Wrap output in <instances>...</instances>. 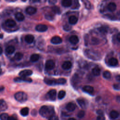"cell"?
I'll return each mask as SVG.
<instances>
[{"instance_id":"b9f144b4","label":"cell","mask_w":120,"mask_h":120,"mask_svg":"<svg viewBox=\"0 0 120 120\" xmlns=\"http://www.w3.org/2000/svg\"><path fill=\"white\" fill-rule=\"evenodd\" d=\"M105 118L104 115H98L97 117V120H105Z\"/></svg>"},{"instance_id":"f6af8a7d","label":"cell","mask_w":120,"mask_h":120,"mask_svg":"<svg viewBox=\"0 0 120 120\" xmlns=\"http://www.w3.org/2000/svg\"><path fill=\"white\" fill-rule=\"evenodd\" d=\"M97 113L98 114V115H104V113L101 110H98Z\"/></svg>"},{"instance_id":"44dd1931","label":"cell","mask_w":120,"mask_h":120,"mask_svg":"<svg viewBox=\"0 0 120 120\" xmlns=\"http://www.w3.org/2000/svg\"><path fill=\"white\" fill-rule=\"evenodd\" d=\"M78 21L77 18L75 15H71L69 17L68 22L71 24H75Z\"/></svg>"},{"instance_id":"1f68e13d","label":"cell","mask_w":120,"mask_h":120,"mask_svg":"<svg viewBox=\"0 0 120 120\" xmlns=\"http://www.w3.org/2000/svg\"><path fill=\"white\" fill-rule=\"evenodd\" d=\"M103 77L105 79H109L111 77V74L108 71H105L103 74Z\"/></svg>"},{"instance_id":"4fadbf2b","label":"cell","mask_w":120,"mask_h":120,"mask_svg":"<svg viewBox=\"0 0 120 120\" xmlns=\"http://www.w3.org/2000/svg\"><path fill=\"white\" fill-rule=\"evenodd\" d=\"M5 24L9 28H13L16 25V22L12 19H8L5 22Z\"/></svg>"},{"instance_id":"d590c367","label":"cell","mask_w":120,"mask_h":120,"mask_svg":"<svg viewBox=\"0 0 120 120\" xmlns=\"http://www.w3.org/2000/svg\"><path fill=\"white\" fill-rule=\"evenodd\" d=\"M99 30L103 33H105L107 32V28L105 26H102L99 28Z\"/></svg>"},{"instance_id":"8fae6325","label":"cell","mask_w":120,"mask_h":120,"mask_svg":"<svg viewBox=\"0 0 120 120\" xmlns=\"http://www.w3.org/2000/svg\"><path fill=\"white\" fill-rule=\"evenodd\" d=\"M37 8L32 7V6H29L26 8V12L27 14L29 15H32L35 14L37 12Z\"/></svg>"},{"instance_id":"7c38bea8","label":"cell","mask_w":120,"mask_h":120,"mask_svg":"<svg viewBox=\"0 0 120 120\" xmlns=\"http://www.w3.org/2000/svg\"><path fill=\"white\" fill-rule=\"evenodd\" d=\"M82 90L89 94H92L94 92V88L90 85H85L83 87Z\"/></svg>"},{"instance_id":"ffe728a7","label":"cell","mask_w":120,"mask_h":120,"mask_svg":"<svg viewBox=\"0 0 120 120\" xmlns=\"http://www.w3.org/2000/svg\"><path fill=\"white\" fill-rule=\"evenodd\" d=\"M15 18L18 21H22L24 19V15L21 12H18L15 15Z\"/></svg>"},{"instance_id":"60d3db41","label":"cell","mask_w":120,"mask_h":120,"mask_svg":"<svg viewBox=\"0 0 120 120\" xmlns=\"http://www.w3.org/2000/svg\"><path fill=\"white\" fill-rule=\"evenodd\" d=\"M92 43L93 44H94V45H96V44H98V40L96 38H93L92 39Z\"/></svg>"},{"instance_id":"3957f363","label":"cell","mask_w":120,"mask_h":120,"mask_svg":"<svg viewBox=\"0 0 120 120\" xmlns=\"http://www.w3.org/2000/svg\"><path fill=\"white\" fill-rule=\"evenodd\" d=\"M14 97L15 99L20 102H25L27 100L28 98L27 95L25 93L22 91H19L15 93Z\"/></svg>"},{"instance_id":"681fc988","label":"cell","mask_w":120,"mask_h":120,"mask_svg":"<svg viewBox=\"0 0 120 120\" xmlns=\"http://www.w3.org/2000/svg\"><path fill=\"white\" fill-rule=\"evenodd\" d=\"M117 39L120 42V32H119L117 35Z\"/></svg>"},{"instance_id":"8992f818","label":"cell","mask_w":120,"mask_h":120,"mask_svg":"<svg viewBox=\"0 0 120 120\" xmlns=\"http://www.w3.org/2000/svg\"><path fill=\"white\" fill-rule=\"evenodd\" d=\"M33 72L32 70L30 69H25L21 71L19 73V75L21 77H27L30 76L32 74Z\"/></svg>"},{"instance_id":"7402d4cb","label":"cell","mask_w":120,"mask_h":120,"mask_svg":"<svg viewBox=\"0 0 120 120\" xmlns=\"http://www.w3.org/2000/svg\"><path fill=\"white\" fill-rule=\"evenodd\" d=\"M108 63L110 64V65L112 66H115L117 65L118 63V61L117 59H116L115 58L112 57L109 59L108 61Z\"/></svg>"},{"instance_id":"e575fe53","label":"cell","mask_w":120,"mask_h":120,"mask_svg":"<svg viewBox=\"0 0 120 120\" xmlns=\"http://www.w3.org/2000/svg\"><path fill=\"white\" fill-rule=\"evenodd\" d=\"M84 114H85L84 111L83 110H80L77 113V116L80 118H82L84 116Z\"/></svg>"},{"instance_id":"816d5d0a","label":"cell","mask_w":120,"mask_h":120,"mask_svg":"<svg viewBox=\"0 0 120 120\" xmlns=\"http://www.w3.org/2000/svg\"><path fill=\"white\" fill-rule=\"evenodd\" d=\"M4 89V87L3 86H0V91H1L2 90H3Z\"/></svg>"},{"instance_id":"4dcf8cb0","label":"cell","mask_w":120,"mask_h":120,"mask_svg":"<svg viewBox=\"0 0 120 120\" xmlns=\"http://www.w3.org/2000/svg\"><path fill=\"white\" fill-rule=\"evenodd\" d=\"M65 95H66L65 91H64L63 90H61L58 93V98L59 99H62L65 97Z\"/></svg>"},{"instance_id":"ab89813d","label":"cell","mask_w":120,"mask_h":120,"mask_svg":"<svg viewBox=\"0 0 120 120\" xmlns=\"http://www.w3.org/2000/svg\"><path fill=\"white\" fill-rule=\"evenodd\" d=\"M48 120H59V118H58V116H57L55 115H53L52 116H51V117H50L49 118Z\"/></svg>"},{"instance_id":"2e32d148","label":"cell","mask_w":120,"mask_h":120,"mask_svg":"<svg viewBox=\"0 0 120 120\" xmlns=\"http://www.w3.org/2000/svg\"><path fill=\"white\" fill-rule=\"evenodd\" d=\"M34 40V37L32 35L28 34L25 37V41L28 44L32 43Z\"/></svg>"},{"instance_id":"d6a6232c","label":"cell","mask_w":120,"mask_h":120,"mask_svg":"<svg viewBox=\"0 0 120 120\" xmlns=\"http://www.w3.org/2000/svg\"><path fill=\"white\" fill-rule=\"evenodd\" d=\"M8 115L6 113H3L0 115V120H8Z\"/></svg>"},{"instance_id":"9a60e30c","label":"cell","mask_w":120,"mask_h":120,"mask_svg":"<svg viewBox=\"0 0 120 120\" xmlns=\"http://www.w3.org/2000/svg\"><path fill=\"white\" fill-rule=\"evenodd\" d=\"M69 41L71 44H72L73 45H75L78 43L79 38L77 36L72 35L69 38Z\"/></svg>"},{"instance_id":"5bb4252c","label":"cell","mask_w":120,"mask_h":120,"mask_svg":"<svg viewBox=\"0 0 120 120\" xmlns=\"http://www.w3.org/2000/svg\"><path fill=\"white\" fill-rule=\"evenodd\" d=\"M77 102L78 103L79 106L82 109H85L87 107V104L86 102L82 98H78L76 100Z\"/></svg>"},{"instance_id":"484cf974","label":"cell","mask_w":120,"mask_h":120,"mask_svg":"<svg viewBox=\"0 0 120 120\" xmlns=\"http://www.w3.org/2000/svg\"><path fill=\"white\" fill-rule=\"evenodd\" d=\"M39 59V55L38 54L34 53L32 54L30 57V60L31 62L37 61Z\"/></svg>"},{"instance_id":"f546056e","label":"cell","mask_w":120,"mask_h":120,"mask_svg":"<svg viewBox=\"0 0 120 120\" xmlns=\"http://www.w3.org/2000/svg\"><path fill=\"white\" fill-rule=\"evenodd\" d=\"M52 11L55 13V14H60V13H61V11H60V8L58 6H53L52 7Z\"/></svg>"},{"instance_id":"9f6ffc18","label":"cell","mask_w":120,"mask_h":120,"mask_svg":"<svg viewBox=\"0 0 120 120\" xmlns=\"http://www.w3.org/2000/svg\"><path fill=\"white\" fill-rule=\"evenodd\" d=\"M3 35L2 34H0V38H2Z\"/></svg>"},{"instance_id":"836d02e7","label":"cell","mask_w":120,"mask_h":120,"mask_svg":"<svg viewBox=\"0 0 120 120\" xmlns=\"http://www.w3.org/2000/svg\"><path fill=\"white\" fill-rule=\"evenodd\" d=\"M66 79L64 78H60L58 79V84H64L66 82Z\"/></svg>"},{"instance_id":"bcb514c9","label":"cell","mask_w":120,"mask_h":120,"mask_svg":"<svg viewBox=\"0 0 120 120\" xmlns=\"http://www.w3.org/2000/svg\"><path fill=\"white\" fill-rule=\"evenodd\" d=\"M4 101L3 100L0 99V107H1L2 106H4Z\"/></svg>"},{"instance_id":"7a4b0ae2","label":"cell","mask_w":120,"mask_h":120,"mask_svg":"<svg viewBox=\"0 0 120 120\" xmlns=\"http://www.w3.org/2000/svg\"><path fill=\"white\" fill-rule=\"evenodd\" d=\"M84 54L87 58L93 60H99L101 58V55L99 52L91 49L85 50Z\"/></svg>"},{"instance_id":"7dc6e473","label":"cell","mask_w":120,"mask_h":120,"mask_svg":"<svg viewBox=\"0 0 120 120\" xmlns=\"http://www.w3.org/2000/svg\"><path fill=\"white\" fill-rule=\"evenodd\" d=\"M113 88L115 89V90H119L120 89L119 86L118 84H114L113 85Z\"/></svg>"},{"instance_id":"f907efd6","label":"cell","mask_w":120,"mask_h":120,"mask_svg":"<svg viewBox=\"0 0 120 120\" xmlns=\"http://www.w3.org/2000/svg\"><path fill=\"white\" fill-rule=\"evenodd\" d=\"M116 100L118 102H120V96H118L116 97Z\"/></svg>"},{"instance_id":"7bdbcfd3","label":"cell","mask_w":120,"mask_h":120,"mask_svg":"<svg viewBox=\"0 0 120 120\" xmlns=\"http://www.w3.org/2000/svg\"><path fill=\"white\" fill-rule=\"evenodd\" d=\"M57 2V1L56 0H50L48 1L49 3L51 5H54Z\"/></svg>"},{"instance_id":"6da1fadb","label":"cell","mask_w":120,"mask_h":120,"mask_svg":"<svg viewBox=\"0 0 120 120\" xmlns=\"http://www.w3.org/2000/svg\"><path fill=\"white\" fill-rule=\"evenodd\" d=\"M39 114L43 117L49 118L54 114V110L53 107L47 105H43L39 109Z\"/></svg>"},{"instance_id":"52a82bcc","label":"cell","mask_w":120,"mask_h":120,"mask_svg":"<svg viewBox=\"0 0 120 120\" xmlns=\"http://www.w3.org/2000/svg\"><path fill=\"white\" fill-rule=\"evenodd\" d=\"M45 82L49 85H53L58 84V79H52L48 78H45L44 79Z\"/></svg>"},{"instance_id":"ee69618b","label":"cell","mask_w":120,"mask_h":120,"mask_svg":"<svg viewBox=\"0 0 120 120\" xmlns=\"http://www.w3.org/2000/svg\"><path fill=\"white\" fill-rule=\"evenodd\" d=\"M8 120H17V119L15 116H11L8 117Z\"/></svg>"},{"instance_id":"9c48e42d","label":"cell","mask_w":120,"mask_h":120,"mask_svg":"<svg viewBox=\"0 0 120 120\" xmlns=\"http://www.w3.org/2000/svg\"><path fill=\"white\" fill-rule=\"evenodd\" d=\"M14 81L16 82H32V80L30 78H28L26 77H18L14 78Z\"/></svg>"},{"instance_id":"277c9868","label":"cell","mask_w":120,"mask_h":120,"mask_svg":"<svg viewBox=\"0 0 120 120\" xmlns=\"http://www.w3.org/2000/svg\"><path fill=\"white\" fill-rule=\"evenodd\" d=\"M46 98L51 101H54L56 97V90L55 89L50 90L46 94Z\"/></svg>"},{"instance_id":"603a6c76","label":"cell","mask_w":120,"mask_h":120,"mask_svg":"<svg viewBox=\"0 0 120 120\" xmlns=\"http://www.w3.org/2000/svg\"><path fill=\"white\" fill-rule=\"evenodd\" d=\"M15 47L13 46V45H9L6 48V52L9 54H12L15 51Z\"/></svg>"},{"instance_id":"83f0119b","label":"cell","mask_w":120,"mask_h":120,"mask_svg":"<svg viewBox=\"0 0 120 120\" xmlns=\"http://www.w3.org/2000/svg\"><path fill=\"white\" fill-rule=\"evenodd\" d=\"M92 74L95 76H98L100 74V69L98 67H95L92 69Z\"/></svg>"},{"instance_id":"74e56055","label":"cell","mask_w":120,"mask_h":120,"mask_svg":"<svg viewBox=\"0 0 120 120\" xmlns=\"http://www.w3.org/2000/svg\"><path fill=\"white\" fill-rule=\"evenodd\" d=\"M82 1L83 2L86 8H87V9H90V3L89 1L85 0V1Z\"/></svg>"},{"instance_id":"4316f807","label":"cell","mask_w":120,"mask_h":120,"mask_svg":"<svg viewBox=\"0 0 120 120\" xmlns=\"http://www.w3.org/2000/svg\"><path fill=\"white\" fill-rule=\"evenodd\" d=\"M29 109L28 107H24L22 108L20 111V114L23 116H27L29 114Z\"/></svg>"},{"instance_id":"d6986e66","label":"cell","mask_w":120,"mask_h":120,"mask_svg":"<svg viewBox=\"0 0 120 120\" xmlns=\"http://www.w3.org/2000/svg\"><path fill=\"white\" fill-rule=\"evenodd\" d=\"M107 9L109 11L111 12H113L115 11L116 9V5L114 2H110L107 5Z\"/></svg>"},{"instance_id":"30bf717a","label":"cell","mask_w":120,"mask_h":120,"mask_svg":"<svg viewBox=\"0 0 120 120\" xmlns=\"http://www.w3.org/2000/svg\"><path fill=\"white\" fill-rule=\"evenodd\" d=\"M62 42V40L60 37L59 36H54L51 39V42L54 45L60 44Z\"/></svg>"},{"instance_id":"ac0fdd59","label":"cell","mask_w":120,"mask_h":120,"mask_svg":"<svg viewBox=\"0 0 120 120\" xmlns=\"http://www.w3.org/2000/svg\"><path fill=\"white\" fill-rule=\"evenodd\" d=\"M66 108V109L68 111H70V112H72V111H73L75 110V105L72 102H69L67 105Z\"/></svg>"},{"instance_id":"cb8c5ba5","label":"cell","mask_w":120,"mask_h":120,"mask_svg":"<svg viewBox=\"0 0 120 120\" xmlns=\"http://www.w3.org/2000/svg\"><path fill=\"white\" fill-rule=\"evenodd\" d=\"M61 5L64 7H69L72 5L71 0H63L61 2Z\"/></svg>"},{"instance_id":"5b68a950","label":"cell","mask_w":120,"mask_h":120,"mask_svg":"<svg viewBox=\"0 0 120 120\" xmlns=\"http://www.w3.org/2000/svg\"><path fill=\"white\" fill-rule=\"evenodd\" d=\"M55 66V63L54 61L52 60H46L45 64V68L47 70L52 69Z\"/></svg>"},{"instance_id":"c3c4849f","label":"cell","mask_w":120,"mask_h":120,"mask_svg":"<svg viewBox=\"0 0 120 120\" xmlns=\"http://www.w3.org/2000/svg\"><path fill=\"white\" fill-rule=\"evenodd\" d=\"M115 78L117 81H120V75H117L115 77Z\"/></svg>"},{"instance_id":"f5cc1de1","label":"cell","mask_w":120,"mask_h":120,"mask_svg":"<svg viewBox=\"0 0 120 120\" xmlns=\"http://www.w3.org/2000/svg\"><path fill=\"white\" fill-rule=\"evenodd\" d=\"M3 52V50L1 47H0V55H1L2 53Z\"/></svg>"},{"instance_id":"ba28073f","label":"cell","mask_w":120,"mask_h":120,"mask_svg":"<svg viewBox=\"0 0 120 120\" xmlns=\"http://www.w3.org/2000/svg\"><path fill=\"white\" fill-rule=\"evenodd\" d=\"M35 29L38 32H45L48 29L47 26L45 24H39L36 26Z\"/></svg>"},{"instance_id":"e0dca14e","label":"cell","mask_w":120,"mask_h":120,"mask_svg":"<svg viewBox=\"0 0 120 120\" xmlns=\"http://www.w3.org/2000/svg\"><path fill=\"white\" fill-rule=\"evenodd\" d=\"M72 64L70 61H66L62 64V68L64 69L68 70L70 69L72 67Z\"/></svg>"},{"instance_id":"db71d44e","label":"cell","mask_w":120,"mask_h":120,"mask_svg":"<svg viewBox=\"0 0 120 120\" xmlns=\"http://www.w3.org/2000/svg\"><path fill=\"white\" fill-rule=\"evenodd\" d=\"M68 120H76L74 118H69Z\"/></svg>"},{"instance_id":"d4e9b609","label":"cell","mask_w":120,"mask_h":120,"mask_svg":"<svg viewBox=\"0 0 120 120\" xmlns=\"http://www.w3.org/2000/svg\"><path fill=\"white\" fill-rule=\"evenodd\" d=\"M119 113L115 110H112L110 113V116L112 119H115L119 117Z\"/></svg>"},{"instance_id":"8d00e7d4","label":"cell","mask_w":120,"mask_h":120,"mask_svg":"<svg viewBox=\"0 0 120 120\" xmlns=\"http://www.w3.org/2000/svg\"><path fill=\"white\" fill-rule=\"evenodd\" d=\"M63 29H64V30L67 31H69V30H71L72 27H71L70 25H68V24H65V25H64L63 26Z\"/></svg>"},{"instance_id":"11a10c76","label":"cell","mask_w":120,"mask_h":120,"mask_svg":"<svg viewBox=\"0 0 120 120\" xmlns=\"http://www.w3.org/2000/svg\"><path fill=\"white\" fill-rule=\"evenodd\" d=\"M7 1H8V2H15V1H16V0H6Z\"/></svg>"},{"instance_id":"f35d334b","label":"cell","mask_w":120,"mask_h":120,"mask_svg":"<svg viewBox=\"0 0 120 120\" xmlns=\"http://www.w3.org/2000/svg\"><path fill=\"white\" fill-rule=\"evenodd\" d=\"M45 18H46V19L49 20V21H52L53 19V16L51 15L48 14H47L45 15Z\"/></svg>"},{"instance_id":"f1b7e54d","label":"cell","mask_w":120,"mask_h":120,"mask_svg":"<svg viewBox=\"0 0 120 120\" xmlns=\"http://www.w3.org/2000/svg\"><path fill=\"white\" fill-rule=\"evenodd\" d=\"M22 58H23V54L20 52H16L14 57V59L16 60H20Z\"/></svg>"}]
</instances>
